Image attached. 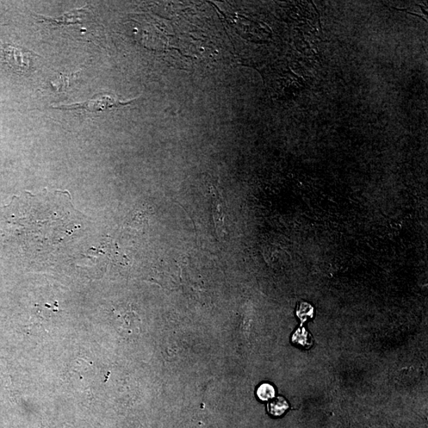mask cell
I'll return each instance as SVG.
<instances>
[{
  "instance_id": "1",
  "label": "cell",
  "mask_w": 428,
  "mask_h": 428,
  "mask_svg": "<svg viewBox=\"0 0 428 428\" xmlns=\"http://www.w3.org/2000/svg\"><path fill=\"white\" fill-rule=\"evenodd\" d=\"M134 101L122 102L112 96L98 94L86 102L63 105L53 108L65 110H83L86 112L98 113L105 110L126 107V105L131 104Z\"/></svg>"
},
{
  "instance_id": "2",
  "label": "cell",
  "mask_w": 428,
  "mask_h": 428,
  "mask_svg": "<svg viewBox=\"0 0 428 428\" xmlns=\"http://www.w3.org/2000/svg\"><path fill=\"white\" fill-rule=\"evenodd\" d=\"M4 61L12 71L18 74L29 71L30 63V52L21 47L4 44L3 46Z\"/></svg>"
},
{
  "instance_id": "3",
  "label": "cell",
  "mask_w": 428,
  "mask_h": 428,
  "mask_svg": "<svg viewBox=\"0 0 428 428\" xmlns=\"http://www.w3.org/2000/svg\"><path fill=\"white\" fill-rule=\"evenodd\" d=\"M289 405L287 401L281 396L272 400L268 406L269 413L275 417H280L287 410Z\"/></svg>"
},
{
  "instance_id": "4",
  "label": "cell",
  "mask_w": 428,
  "mask_h": 428,
  "mask_svg": "<svg viewBox=\"0 0 428 428\" xmlns=\"http://www.w3.org/2000/svg\"><path fill=\"white\" fill-rule=\"evenodd\" d=\"M275 391L271 384L268 383L262 384L257 389V396L260 400L268 401L274 398Z\"/></svg>"
}]
</instances>
